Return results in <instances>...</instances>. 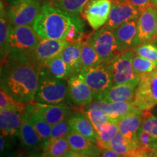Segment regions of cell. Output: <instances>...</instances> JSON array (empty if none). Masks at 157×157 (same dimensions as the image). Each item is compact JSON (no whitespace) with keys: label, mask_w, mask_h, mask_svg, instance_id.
I'll list each match as a JSON object with an SVG mask.
<instances>
[{"label":"cell","mask_w":157,"mask_h":157,"mask_svg":"<svg viewBox=\"0 0 157 157\" xmlns=\"http://www.w3.org/2000/svg\"><path fill=\"white\" fill-rule=\"evenodd\" d=\"M39 71L40 66L31 61L27 54L10 52L1 62V90L21 103L34 101Z\"/></svg>","instance_id":"obj_1"},{"label":"cell","mask_w":157,"mask_h":157,"mask_svg":"<svg viewBox=\"0 0 157 157\" xmlns=\"http://www.w3.org/2000/svg\"><path fill=\"white\" fill-rule=\"evenodd\" d=\"M74 17L56 8L48 0L42 4L41 13L32 25L40 39L65 41Z\"/></svg>","instance_id":"obj_2"},{"label":"cell","mask_w":157,"mask_h":157,"mask_svg":"<svg viewBox=\"0 0 157 157\" xmlns=\"http://www.w3.org/2000/svg\"><path fill=\"white\" fill-rule=\"evenodd\" d=\"M34 101L68 107L74 105L69 95L68 82L52 76L43 66L39 71V84Z\"/></svg>","instance_id":"obj_3"},{"label":"cell","mask_w":157,"mask_h":157,"mask_svg":"<svg viewBox=\"0 0 157 157\" xmlns=\"http://www.w3.org/2000/svg\"><path fill=\"white\" fill-rule=\"evenodd\" d=\"M134 57V51L129 50L121 52L106 63L113 85L129 83L140 79V76L135 73L133 69Z\"/></svg>","instance_id":"obj_4"},{"label":"cell","mask_w":157,"mask_h":157,"mask_svg":"<svg viewBox=\"0 0 157 157\" xmlns=\"http://www.w3.org/2000/svg\"><path fill=\"white\" fill-rule=\"evenodd\" d=\"M86 39L92 44L103 63H108L123 52L119 50L113 31L105 26L94 31Z\"/></svg>","instance_id":"obj_5"},{"label":"cell","mask_w":157,"mask_h":157,"mask_svg":"<svg viewBox=\"0 0 157 157\" xmlns=\"http://www.w3.org/2000/svg\"><path fill=\"white\" fill-rule=\"evenodd\" d=\"M80 74L91 89L95 101H101L113 85L105 63L84 68L82 69Z\"/></svg>","instance_id":"obj_6"},{"label":"cell","mask_w":157,"mask_h":157,"mask_svg":"<svg viewBox=\"0 0 157 157\" xmlns=\"http://www.w3.org/2000/svg\"><path fill=\"white\" fill-rule=\"evenodd\" d=\"M133 103L143 111L157 105V76L154 72L140 75Z\"/></svg>","instance_id":"obj_7"},{"label":"cell","mask_w":157,"mask_h":157,"mask_svg":"<svg viewBox=\"0 0 157 157\" xmlns=\"http://www.w3.org/2000/svg\"><path fill=\"white\" fill-rule=\"evenodd\" d=\"M40 39L33 25H11L9 35V51L27 54L36 48Z\"/></svg>","instance_id":"obj_8"},{"label":"cell","mask_w":157,"mask_h":157,"mask_svg":"<svg viewBox=\"0 0 157 157\" xmlns=\"http://www.w3.org/2000/svg\"><path fill=\"white\" fill-rule=\"evenodd\" d=\"M42 5L40 0H30L17 5L7 6V15L12 26L34 24L36 17L41 13Z\"/></svg>","instance_id":"obj_9"},{"label":"cell","mask_w":157,"mask_h":157,"mask_svg":"<svg viewBox=\"0 0 157 157\" xmlns=\"http://www.w3.org/2000/svg\"><path fill=\"white\" fill-rule=\"evenodd\" d=\"M26 110L32 111L42 118L51 126L69 119L74 115L73 109L65 105L44 104L33 101L27 103Z\"/></svg>","instance_id":"obj_10"},{"label":"cell","mask_w":157,"mask_h":157,"mask_svg":"<svg viewBox=\"0 0 157 157\" xmlns=\"http://www.w3.org/2000/svg\"><path fill=\"white\" fill-rule=\"evenodd\" d=\"M70 43L64 40L41 39L34 50L27 53L29 58L41 67L50 59L59 56Z\"/></svg>","instance_id":"obj_11"},{"label":"cell","mask_w":157,"mask_h":157,"mask_svg":"<svg viewBox=\"0 0 157 157\" xmlns=\"http://www.w3.org/2000/svg\"><path fill=\"white\" fill-rule=\"evenodd\" d=\"M113 0H90L84 7V16L93 30L102 28L109 19Z\"/></svg>","instance_id":"obj_12"},{"label":"cell","mask_w":157,"mask_h":157,"mask_svg":"<svg viewBox=\"0 0 157 157\" xmlns=\"http://www.w3.org/2000/svg\"><path fill=\"white\" fill-rule=\"evenodd\" d=\"M140 14V11L128 0H113L109 19L104 26L110 30H113L127 21L138 18Z\"/></svg>","instance_id":"obj_13"},{"label":"cell","mask_w":157,"mask_h":157,"mask_svg":"<svg viewBox=\"0 0 157 157\" xmlns=\"http://www.w3.org/2000/svg\"><path fill=\"white\" fill-rule=\"evenodd\" d=\"M156 20L157 9L154 7L148 6L140 12L137 20L136 47L154 40L156 38Z\"/></svg>","instance_id":"obj_14"},{"label":"cell","mask_w":157,"mask_h":157,"mask_svg":"<svg viewBox=\"0 0 157 157\" xmlns=\"http://www.w3.org/2000/svg\"><path fill=\"white\" fill-rule=\"evenodd\" d=\"M67 82L71 99L74 105L84 108L93 103V94L81 74L71 76Z\"/></svg>","instance_id":"obj_15"},{"label":"cell","mask_w":157,"mask_h":157,"mask_svg":"<svg viewBox=\"0 0 157 157\" xmlns=\"http://www.w3.org/2000/svg\"><path fill=\"white\" fill-rule=\"evenodd\" d=\"M87 109H98L103 111L111 119L118 121L121 118L137 112L140 110L135 105L133 101L111 102L104 103L102 101H95L87 106Z\"/></svg>","instance_id":"obj_16"},{"label":"cell","mask_w":157,"mask_h":157,"mask_svg":"<svg viewBox=\"0 0 157 157\" xmlns=\"http://www.w3.org/2000/svg\"><path fill=\"white\" fill-rule=\"evenodd\" d=\"M24 113L11 109L0 111V129L1 135L7 138L18 136L22 125Z\"/></svg>","instance_id":"obj_17"},{"label":"cell","mask_w":157,"mask_h":157,"mask_svg":"<svg viewBox=\"0 0 157 157\" xmlns=\"http://www.w3.org/2000/svg\"><path fill=\"white\" fill-rule=\"evenodd\" d=\"M137 20L138 18L131 20L112 30L121 52L131 50L136 47Z\"/></svg>","instance_id":"obj_18"},{"label":"cell","mask_w":157,"mask_h":157,"mask_svg":"<svg viewBox=\"0 0 157 157\" xmlns=\"http://www.w3.org/2000/svg\"><path fill=\"white\" fill-rule=\"evenodd\" d=\"M139 81L140 79L129 83L113 85L101 101L104 103L133 101Z\"/></svg>","instance_id":"obj_19"},{"label":"cell","mask_w":157,"mask_h":157,"mask_svg":"<svg viewBox=\"0 0 157 157\" xmlns=\"http://www.w3.org/2000/svg\"><path fill=\"white\" fill-rule=\"evenodd\" d=\"M146 111H141L127 115L117 121L119 131L129 140L137 141V135L144 119Z\"/></svg>","instance_id":"obj_20"},{"label":"cell","mask_w":157,"mask_h":157,"mask_svg":"<svg viewBox=\"0 0 157 157\" xmlns=\"http://www.w3.org/2000/svg\"><path fill=\"white\" fill-rule=\"evenodd\" d=\"M66 137L71 150L74 151L82 153L91 157H99L102 151L95 143L92 142L72 129Z\"/></svg>","instance_id":"obj_21"},{"label":"cell","mask_w":157,"mask_h":157,"mask_svg":"<svg viewBox=\"0 0 157 157\" xmlns=\"http://www.w3.org/2000/svg\"><path fill=\"white\" fill-rule=\"evenodd\" d=\"M19 138L23 148L31 151H42L43 143L40 137L35 130L34 127L29 122L26 117L23 116L22 125L19 132Z\"/></svg>","instance_id":"obj_22"},{"label":"cell","mask_w":157,"mask_h":157,"mask_svg":"<svg viewBox=\"0 0 157 157\" xmlns=\"http://www.w3.org/2000/svg\"><path fill=\"white\" fill-rule=\"evenodd\" d=\"M69 123L72 130L82 135L96 144L97 132L85 113H78L73 115L69 119Z\"/></svg>","instance_id":"obj_23"},{"label":"cell","mask_w":157,"mask_h":157,"mask_svg":"<svg viewBox=\"0 0 157 157\" xmlns=\"http://www.w3.org/2000/svg\"><path fill=\"white\" fill-rule=\"evenodd\" d=\"M0 52L1 62L3 61L9 54V35L11 23L7 15V6L5 0H1L0 7Z\"/></svg>","instance_id":"obj_24"},{"label":"cell","mask_w":157,"mask_h":157,"mask_svg":"<svg viewBox=\"0 0 157 157\" xmlns=\"http://www.w3.org/2000/svg\"><path fill=\"white\" fill-rule=\"evenodd\" d=\"M82 42L69 44L60 52V56L68 65L72 74H79L82 70L81 48Z\"/></svg>","instance_id":"obj_25"},{"label":"cell","mask_w":157,"mask_h":157,"mask_svg":"<svg viewBox=\"0 0 157 157\" xmlns=\"http://www.w3.org/2000/svg\"><path fill=\"white\" fill-rule=\"evenodd\" d=\"M122 157H132L142 154L139 151L137 142L129 140L120 132H118L110 144V148Z\"/></svg>","instance_id":"obj_26"},{"label":"cell","mask_w":157,"mask_h":157,"mask_svg":"<svg viewBox=\"0 0 157 157\" xmlns=\"http://www.w3.org/2000/svg\"><path fill=\"white\" fill-rule=\"evenodd\" d=\"M117 120H111L104 124L97 132L96 145L101 150L110 148V144L119 132Z\"/></svg>","instance_id":"obj_27"},{"label":"cell","mask_w":157,"mask_h":157,"mask_svg":"<svg viewBox=\"0 0 157 157\" xmlns=\"http://www.w3.org/2000/svg\"><path fill=\"white\" fill-rule=\"evenodd\" d=\"M71 151L67 137L49 140L44 143L42 153L44 156L51 157H64Z\"/></svg>","instance_id":"obj_28"},{"label":"cell","mask_w":157,"mask_h":157,"mask_svg":"<svg viewBox=\"0 0 157 157\" xmlns=\"http://www.w3.org/2000/svg\"><path fill=\"white\" fill-rule=\"evenodd\" d=\"M25 116L29 122L34 127L35 130L38 133L39 136L40 137L41 140L43 143V146H44V143L48 142L50 138L51 132H52V126L36 113L29 111V110L25 109Z\"/></svg>","instance_id":"obj_29"},{"label":"cell","mask_w":157,"mask_h":157,"mask_svg":"<svg viewBox=\"0 0 157 157\" xmlns=\"http://www.w3.org/2000/svg\"><path fill=\"white\" fill-rule=\"evenodd\" d=\"M43 66L51 75L60 79L68 81L71 76H73L70 68L64 62L60 55L50 59L44 65H43Z\"/></svg>","instance_id":"obj_30"},{"label":"cell","mask_w":157,"mask_h":157,"mask_svg":"<svg viewBox=\"0 0 157 157\" xmlns=\"http://www.w3.org/2000/svg\"><path fill=\"white\" fill-rule=\"evenodd\" d=\"M90 0H49L53 7L71 15L79 17Z\"/></svg>","instance_id":"obj_31"},{"label":"cell","mask_w":157,"mask_h":157,"mask_svg":"<svg viewBox=\"0 0 157 157\" xmlns=\"http://www.w3.org/2000/svg\"><path fill=\"white\" fill-rule=\"evenodd\" d=\"M81 63L82 69L103 63L95 49L86 39L82 43Z\"/></svg>","instance_id":"obj_32"},{"label":"cell","mask_w":157,"mask_h":157,"mask_svg":"<svg viewBox=\"0 0 157 157\" xmlns=\"http://www.w3.org/2000/svg\"><path fill=\"white\" fill-rule=\"evenodd\" d=\"M84 36L85 34L84 30V22L80 17L75 16L68 29L65 41L70 44L76 42H82L85 39Z\"/></svg>","instance_id":"obj_33"},{"label":"cell","mask_w":157,"mask_h":157,"mask_svg":"<svg viewBox=\"0 0 157 157\" xmlns=\"http://www.w3.org/2000/svg\"><path fill=\"white\" fill-rule=\"evenodd\" d=\"M132 66L135 73L140 76L154 72L157 69V62L138 56H135L132 60Z\"/></svg>","instance_id":"obj_34"},{"label":"cell","mask_w":157,"mask_h":157,"mask_svg":"<svg viewBox=\"0 0 157 157\" xmlns=\"http://www.w3.org/2000/svg\"><path fill=\"white\" fill-rule=\"evenodd\" d=\"M85 114L93 124L96 132L99 131L104 124L112 120L103 111L98 109H87L85 111Z\"/></svg>","instance_id":"obj_35"},{"label":"cell","mask_w":157,"mask_h":157,"mask_svg":"<svg viewBox=\"0 0 157 157\" xmlns=\"http://www.w3.org/2000/svg\"><path fill=\"white\" fill-rule=\"evenodd\" d=\"M27 104L21 103L2 90L0 91V109H11L25 113Z\"/></svg>","instance_id":"obj_36"},{"label":"cell","mask_w":157,"mask_h":157,"mask_svg":"<svg viewBox=\"0 0 157 157\" xmlns=\"http://www.w3.org/2000/svg\"><path fill=\"white\" fill-rule=\"evenodd\" d=\"M136 56L143 57L152 61L157 62V45L151 42L141 44L134 48Z\"/></svg>","instance_id":"obj_37"},{"label":"cell","mask_w":157,"mask_h":157,"mask_svg":"<svg viewBox=\"0 0 157 157\" xmlns=\"http://www.w3.org/2000/svg\"><path fill=\"white\" fill-rule=\"evenodd\" d=\"M140 128L148 132L157 142V117L146 111Z\"/></svg>","instance_id":"obj_38"},{"label":"cell","mask_w":157,"mask_h":157,"mask_svg":"<svg viewBox=\"0 0 157 157\" xmlns=\"http://www.w3.org/2000/svg\"><path fill=\"white\" fill-rule=\"evenodd\" d=\"M69 119H65V120L60 121L56 124L52 126V132H51L50 140L67 136V135L71 130L69 123Z\"/></svg>","instance_id":"obj_39"},{"label":"cell","mask_w":157,"mask_h":157,"mask_svg":"<svg viewBox=\"0 0 157 157\" xmlns=\"http://www.w3.org/2000/svg\"><path fill=\"white\" fill-rule=\"evenodd\" d=\"M140 12L151 5V0H128Z\"/></svg>","instance_id":"obj_40"},{"label":"cell","mask_w":157,"mask_h":157,"mask_svg":"<svg viewBox=\"0 0 157 157\" xmlns=\"http://www.w3.org/2000/svg\"><path fill=\"white\" fill-rule=\"evenodd\" d=\"M101 157H122L121 155L117 154L112 149H105L102 150Z\"/></svg>","instance_id":"obj_41"},{"label":"cell","mask_w":157,"mask_h":157,"mask_svg":"<svg viewBox=\"0 0 157 157\" xmlns=\"http://www.w3.org/2000/svg\"><path fill=\"white\" fill-rule=\"evenodd\" d=\"M64 157H91V156H87V155L86 154H82V153L76 152V151H74L71 150L70 151L68 152Z\"/></svg>","instance_id":"obj_42"},{"label":"cell","mask_w":157,"mask_h":157,"mask_svg":"<svg viewBox=\"0 0 157 157\" xmlns=\"http://www.w3.org/2000/svg\"><path fill=\"white\" fill-rule=\"evenodd\" d=\"M27 157H44V156L43 153L39 152V151H33L29 153Z\"/></svg>","instance_id":"obj_43"},{"label":"cell","mask_w":157,"mask_h":157,"mask_svg":"<svg viewBox=\"0 0 157 157\" xmlns=\"http://www.w3.org/2000/svg\"><path fill=\"white\" fill-rule=\"evenodd\" d=\"M27 156H28V154H27L24 151H19L15 153V154H13L11 157H27Z\"/></svg>","instance_id":"obj_44"},{"label":"cell","mask_w":157,"mask_h":157,"mask_svg":"<svg viewBox=\"0 0 157 157\" xmlns=\"http://www.w3.org/2000/svg\"><path fill=\"white\" fill-rule=\"evenodd\" d=\"M7 1L10 5H17V4L25 2L30 1V0H7Z\"/></svg>","instance_id":"obj_45"},{"label":"cell","mask_w":157,"mask_h":157,"mask_svg":"<svg viewBox=\"0 0 157 157\" xmlns=\"http://www.w3.org/2000/svg\"><path fill=\"white\" fill-rule=\"evenodd\" d=\"M151 156H149L148 154H137L135 155L134 156H132V157H150Z\"/></svg>","instance_id":"obj_46"},{"label":"cell","mask_w":157,"mask_h":157,"mask_svg":"<svg viewBox=\"0 0 157 157\" xmlns=\"http://www.w3.org/2000/svg\"><path fill=\"white\" fill-rule=\"evenodd\" d=\"M151 5L155 8H157V0H151Z\"/></svg>","instance_id":"obj_47"},{"label":"cell","mask_w":157,"mask_h":157,"mask_svg":"<svg viewBox=\"0 0 157 157\" xmlns=\"http://www.w3.org/2000/svg\"><path fill=\"white\" fill-rule=\"evenodd\" d=\"M155 40L157 43V20H156V38H155Z\"/></svg>","instance_id":"obj_48"},{"label":"cell","mask_w":157,"mask_h":157,"mask_svg":"<svg viewBox=\"0 0 157 157\" xmlns=\"http://www.w3.org/2000/svg\"><path fill=\"white\" fill-rule=\"evenodd\" d=\"M150 157H157V153H154V154H152L151 155Z\"/></svg>","instance_id":"obj_49"},{"label":"cell","mask_w":157,"mask_h":157,"mask_svg":"<svg viewBox=\"0 0 157 157\" xmlns=\"http://www.w3.org/2000/svg\"><path fill=\"white\" fill-rule=\"evenodd\" d=\"M154 73L156 74V76H157V69H156V71H154Z\"/></svg>","instance_id":"obj_50"},{"label":"cell","mask_w":157,"mask_h":157,"mask_svg":"<svg viewBox=\"0 0 157 157\" xmlns=\"http://www.w3.org/2000/svg\"><path fill=\"white\" fill-rule=\"evenodd\" d=\"M116 1H124V0H116Z\"/></svg>","instance_id":"obj_51"},{"label":"cell","mask_w":157,"mask_h":157,"mask_svg":"<svg viewBox=\"0 0 157 157\" xmlns=\"http://www.w3.org/2000/svg\"><path fill=\"white\" fill-rule=\"evenodd\" d=\"M44 157H51V156H44Z\"/></svg>","instance_id":"obj_52"}]
</instances>
